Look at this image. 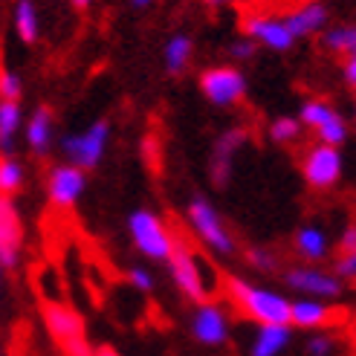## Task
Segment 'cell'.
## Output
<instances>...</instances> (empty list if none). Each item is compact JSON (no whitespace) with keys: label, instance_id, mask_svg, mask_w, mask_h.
Returning <instances> with one entry per match:
<instances>
[{"label":"cell","instance_id":"11","mask_svg":"<svg viewBox=\"0 0 356 356\" xmlns=\"http://www.w3.org/2000/svg\"><path fill=\"white\" fill-rule=\"evenodd\" d=\"M87 188V171L64 163V165H52L47 174V200L56 209H73L81 194Z\"/></svg>","mask_w":356,"mask_h":356},{"label":"cell","instance_id":"23","mask_svg":"<svg viewBox=\"0 0 356 356\" xmlns=\"http://www.w3.org/2000/svg\"><path fill=\"white\" fill-rule=\"evenodd\" d=\"M322 47L333 56H353L356 52V26L353 24H339V26H327L322 32Z\"/></svg>","mask_w":356,"mask_h":356},{"label":"cell","instance_id":"34","mask_svg":"<svg viewBox=\"0 0 356 356\" xmlns=\"http://www.w3.org/2000/svg\"><path fill=\"white\" fill-rule=\"evenodd\" d=\"M350 249H356V223L345 226L339 235V252H350Z\"/></svg>","mask_w":356,"mask_h":356},{"label":"cell","instance_id":"10","mask_svg":"<svg viewBox=\"0 0 356 356\" xmlns=\"http://www.w3.org/2000/svg\"><path fill=\"white\" fill-rule=\"evenodd\" d=\"M284 284L301 296H310V298H339L342 296V278L336 273H327L316 264H305V266H290L284 273Z\"/></svg>","mask_w":356,"mask_h":356},{"label":"cell","instance_id":"30","mask_svg":"<svg viewBox=\"0 0 356 356\" xmlns=\"http://www.w3.org/2000/svg\"><path fill=\"white\" fill-rule=\"evenodd\" d=\"M0 96L12 99V102H21V96H24V81L17 79V73H12V70L0 73Z\"/></svg>","mask_w":356,"mask_h":356},{"label":"cell","instance_id":"2","mask_svg":"<svg viewBox=\"0 0 356 356\" xmlns=\"http://www.w3.org/2000/svg\"><path fill=\"white\" fill-rule=\"evenodd\" d=\"M168 273H171L174 287L188 301H194V305L209 301L211 290H215V278H211L209 264L203 261L200 252H194V249L183 241H177L174 255L168 258Z\"/></svg>","mask_w":356,"mask_h":356},{"label":"cell","instance_id":"4","mask_svg":"<svg viewBox=\"0 0 356 356\" xmlns=\"http://www.w3.org/2000/svg\"><path fill=\"white\" fill-rule=\"evenodd\" d=\"M108 142H111V122L96 119L79 134H64L58 148L67 163H73L84 171H93V168H99L104 154H108Z\"/></svg>","mask_w":356,"mask_h":356},{"label":"cell","instance_id":"32","mask_svg":"<svg viewBox=\"0 0 356 356\" xmlns=\"http://www.w3.org/2000/svg\"><path fill=\"white\" fill-rule=\"evenodd\" d=\"M333 273L342 281H356V249H350V252H339Z\"/></svg>","mask_w":356,"mask_h":356},{"label":"cell","instance_id":"24","mask_svg":"<svg viewBox=\"0 0 356 356\" xmlns=\"http://www.w3.org/2000/svg\"><path fill=\"white\" fill-rule=\"evenodd\" d=\"M301 119L298 116H275L270 122V128H266V134H270V139L275 142V145H290V142H296L301 136Z\"/></svg>","mask_w":356,"mask_h":356},{"label":"cell","instance_id":"15","mask_svg":"<svg viewBox=\"0 0 356 356\" xmlns=\"http://www.w3.org/2000/svg\"><path fill=\"white\" fill-rule=\"evenodd\" d=\"M333 322V307L327 305L325 298H310V296H301L293 301V313H290V325L296 330H322Z\"/></svg>","mask_w":356,"mask_h":356},{"label":"cell","instance_id":"40","mask_svg":"<svg viewBox=\"0 0 356 356\" xmlns=\"http://www.w3.org/2000/svg\"><path fill=\"white\" fill-rule=\"evenodd\" d=\"M353 116H356V108H353Z\"/></svg>","mask_w":356,"mask_h":356},{"label":"cell","instance_id":"13","mask_svg":"<svg viewBox=\"0 0 356 356\" xmlns=\"http://www.w3.org/2000/svg\"><path fill=\"white\" fill-rule=\"evenodd\" d=\"M21 246H24V226L9 194H3V200H0V266L6 273H12L17 261H21Z\"/></svg>","mask_w":356,"mask_h":356},{"label":"cell","instance_id":"7","mask_svg":"<svg viewBox=\"0 0 356 356\" xmlns=\"http://www.w3.org/2000/svg\"><path fill=\"white\" fill-rule=\"evenodd\" d=\"M342 171H345V159L336 145L316 142V145H310L305 151V156H301V177H305V183L316 191L333 188L342 180Z\"/></svg>","mask_w":356,"mask_h":356},{"label":"cell","instance_id":"3","mask_svg":"<svg viewBox=\"0 0 356 356\" xmlns=\"http://www.w3.org/2000/svg\"><path fill=\"white\" fill-rule=\"evenodd\" d=\"M128 235L139 255L148 261H168L177 249V238L165 220L151 209H134L128 215Z\"/></svg>","mask_w":356,"mask_h":356},{"label":"cell","instance_id":"6","mask_svg":"<svg viewBox=\"0 0 356 356\" xmlns=\"http://www.w3.org/2000/svg\"><path fill=\"white\" fill-rule=\"evenodd\" d=\"M44 316V327L49 330V336L56 339L67 356H90V345L84 339V318L61 301H47L41 307Z\"/></svg>","mask_w":356,"mask_h":356},{"label":"cell","instance_id":"26","mask_svg":"<svg viewBox=\"0 0 356 356\" xmlns=\"http://www.w3.org/2000/svg\"><path fill=\"white\" fill-rule=\"evenodd\" d=\"M24 165L21 163H17V159L15 156H3V159H0V191H3V194H15L17 188H21L24 186Z\"/></svg>","mask_w":356,"mask_h":356},{"label":"cell","instance_id":"28","mask_svg":"<svg viewBox=\"0 0 356 356\" xmlns=\"http://www.w3.org/2000/svg\"><path fill=\"white\" fill-rule=\"evenodd\" d=\"M305 350H307V356H333L336 353V339H333V336H327V333L316 330V333H310Z\"/></svg>","mask_w":356,"mask_h":356},{"label":"cell","instance_id":"31","mask_svg":"<svg viewBox=\"0 0 356 356\" xmlns=\"http://www.w3.org/2000/svg\"><path fill=\"white\" fill-rule=\"evenodd\" d=\"M128 284L139 293H151L154 290V273L148 266H131L128 270Z\"/></svg>","mask_w":356,"mask_h":356},{"label":"cell","instance_id":"37","mask_svg":"<svg viewBox=\"0 0 356 356\" xmlns=\"http://www.w3.org/2000/svg\"><path fill=\"white\" fill-rule=\"evenodd\" d=\"M70 3H73L76 9H87V6H90V3H93V0H70Z\"/></svg>","mask_w":356,"mask_h":356},{"label":"cell","instance_id":"36","mask_svg":"<svg viewBox=\"0 0 356 356\" xmlns=\"http://www.w3.org/2000/svg\"><path fill=\"white\" fill-rule=\"evenodd\" d=\"M90 356H119V353H116L113 348H108V345H102V348H93Z\"/></svg>","mask_w":356,"mask_h":356},{"label":"cell","instance_id":"9","mask_svg":"<svg viewBox=\"0 0 356 356\" xmlns=\"http://www.w3.org/2000/svg\"><path fill=\"white\" fill-rule=\"evenodd\" d=\"M188 330L194 336V342L203 348H220L229 342V333H232V318L229 310L218 301H200L191 313Z\"/></svg>","mask_w":356,"mask_h":356},{"label":"cell","instance_id":"5","mask_svg":"<svg viewBox=\"0 0 356 356\" xmlns=\"http://www.w3.org/2000/svg\"><path fill=\"white\" fill-rule=\"evenodd\" d=\"M186 220H188V229L194 235H197V241L211 249L215 255H232L235 252V238L232 232L226 229L220 211L211 206L206 197H191L188 206H186Z\"/></svg>","mask_w":356,"mask_h":356},{"label":"cell","instance_id":"1","mask_svg":"<svg viewBox=\"0 0 356 356\" xmlns=\"http://www.w3.org/2000/svg\"><path fill=\"white\" fill-rule=\"evenodd\" d=\"M223 293L241 316H246L255 325H290L293 301L270 287H261L241 275H229L223 281Z\"/></svg>","mask_w":356,"mask_h":356},{"label":"cell","instance_id":"35","mask_svg":"<svg viewBox=\"0 0 356 356\" xmlns=\"http://www.w3.org/2000/svg\"><path fill=\"white\" fill-rule=\"evenodd\" d=\"M342 76H345V81L356 90V52L345 58V64H342Z\"/></svg>","mask_w":356,"mask_h":356},{"label":"cell","instance_id":"25","mask_svg":"<svg viewBox=\"0 0 356 356\" xmlns=\"http://www.w3.org/2000/svg\"><path fill=\"white\" fill-rule=\"evenodd\" d=\"M333 113H336V111H333V104H330V102H325V99H310V102L301 104L298 119H301V124H305V128L318 131Z\"/></svg>","mask_w":356,"mask_h":356},{"label":"cell","instance_id":"8","mask_svg":"<svg viewBox=\"0 0 356 356\" xmlns=\"http://www.w3.org/2000/svg\"><path fill=\"white\" fill-rule=\"evenodd\" d=\"M200 93L215 108H235L246 96V76L238 67H209L200 73Z\"/></svg>","mask_w":356,"mask_h":356},{"label":"cell","instance_id":"17","mask_svg":"<svg viewBox=\"0 0 356 356\" xmlns=\"http://www.w3.org/2000/svg\"><path fill=\"white\" fill-rule=\"evenodd\" d=\"M293 325H258L249 339V356H281L293 345Z\"/></svg>","mask_w":356,"mask_h":356},{"label":"cell","instance_id":"12","mask_svg":"<svg viewBox=\"0 0 356 356\" xmlns=\"http://www.w3.org/2000/svg\"><path fill=\"white\" fill-rule=\"evenodd\" d=\"M243 35H249L252 41H258L261 47L273 49V52H290L293 44L298 41L293 29L287 26L284 17H273V15H249L243 17Z\"/></svg>","mask_w":356,"mask_h":356},{"label":"cell","instance_id":"38","mask_svg":"<svg viewBox=\"0 0 356 356\" xmlns=\"http://www.w3.org/2000/svg\"><path fill=\"white\" fill-rule=\"evenodd\" d=\"M131 3H134L136 9H145V6H151V3H154V0H131Z\"/></svg>","mask_w":356,"mask_h":356},{"label":"cell","instance_id":"20","mask_svg":"<svg viewBox=\"0 0 356 356\" xmlns=\"http://www.w3.org/2000/svg\"><path fill=\"white\" fill-rule=\"evenodd\" d=\"M12 29L24 44H35L41 38V17H38V3L35 0H15Z\"/></svg>","mask_w":356,"mask_h":356},{"label":"cell","instance_id":"39","mask_svg":"<svg viewBox=\"0 0 356 356\" xmlns=\"http://www.w3.org/2000/svg\"><path fill=\"white\" fill-rule=\"evenodd\" d=\"M203 3H209V6H223V3H229V0H203Z\"/></svg>","mask_w":356,"mask_h":356},{"label":"cell","instance_id":"16","mask_svg":"<svg viewBox=\"0 0 356 356\" xmlns=\"http://www.w3.org/2000/svg\"><path fill=\"white\" fill-rule=\"evenodd\" d=\"M284 21H287V26L293 29L296 38H310V35H322L327 29L330 12L325 3H318V0H307V3L293 9Z\"/></svg>","mask_w":356,"mask_h":356},{"label":"cell","instance_id":"22","mask_svg":"<svg viewBox=\"0 0 356 356\" xmlns=\"http://www.w3.org/2000/svg\"><path fill=\"white\" fill-rule=\"evenodd\" d=\"M21 124H24L21 102L3 99V102H0V148H3V154L12 151L15 136H17V131H21Z\"/></svg>","mask_w":356,"mask_h":356},{"label":"cell","instance_id":"18","mask_svg":"<svg viewBox=\"0 0 356 356\" xmlns=\"http://www.w3.org/2000/svg\"><path fill=\"white\" fill-rule=\"evenodd\" d=\"M293 246H296L298 258H305L307 264H318V261H325V258L330 255V235H327L325 226L305 223V226H301L298 232H296Z\"/></svg>","mask_w":356,"mask_h":356},{"label":"cell","instance_id":"21","mask_svg":"<svg viewBox=\"0 0 356 356\" xmlns=\"http://www.w3.org/2000/svg\"><path fill=\"white\" fill-rule=\"evenodd\" d=\"M191 52H194V41L188 38L186 32H177L165 41V49H163V64L168 73H183L191 61Z\"/></svg>","mask_w":356,"mask_h":356},{"label":"cell","instance_id":"19","mask_svg":"<svg viewBox=\"0 0 356 356\" xmlns=\"http://www.w3.org/2000/svg\"><path fill=\"white\" fill-rule=\"evenodd\" d=\"M24 136H26V148L35 156H47L52 151V111L47 104H38L32 111V116L26 119Z\"/></svg>","mask_w":356,"mask_h":356},{"label":"cell","instance_id":"33","mask_svg":"<svg viewBox=\"0 0 356 356\" xmlns=\"http://www.w3.org/2000/svg\"><path fill=\"white\" fill-rule=\"evenodd\" d=\"M255 49H258V41H252L249 35H243V38L229 44V56H232L235 61H249L255 56Z\"/></svg>","mask_w":356,"mask_h":356},{"label":"cell","instance_id":"14","mask_svg":"<svg viewBox=\"0 0 356 356\" xmlns=\"http://www.w3.org/2000/svg\"><path fill=\"white\" fill-rule=\"evenodd\" d=\"M246 142V131L243 128H229L218 136L215 148H211V163H209V174H211V183L218 188H226L229 180H232V165H235V156L243 148Z\"/></svg>","mask_w":356,"mask_h":356},{"label":"cell","instance_id":"29","mask_svg":"<svg viewBox=\"0 0 356 356\" xmlns=\"http://www.w3.org/2000/svg\"><path fill=\"white\" fill-rule=\"evenodd\" d=\"M246 261L255 266V270H261V273H273L275 266H278V258L270 252V249H264V246H252L246 252Z\"/></svg>","mask_w":356,"mask_h":356},{"label":"cell","instance_id":"27","mask_svg":"<svg viewBox=\"0 0 356 356\" xmlns=\"http://www.w3.org/2000/svg\"><path fill=\"white\" fill-rule=\"evenodd\" d=\"M318 142H325V145H336V148H342L345 142H348V122L339 116V111H336L322 128L316 131Z\"/></svg>","mask_w":356,"mask_h":356}]
</instances>
